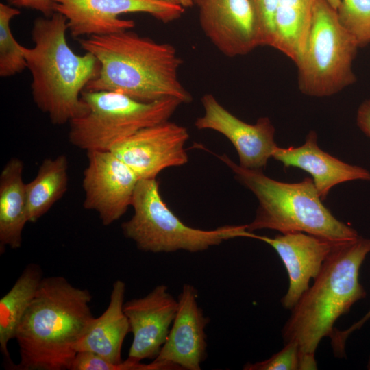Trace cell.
Returning a JSON list of instances; mask_svg holds the SVG:
<instances>
[{
	"label": "cell",
	"instance_id": "32",
	"mask_svg": "<svg viewBox=\"0 0 370 370\" xmlns=\"http://www.w3.org/2000/svg\"><path fill=\"white\" fill-rule=\"evenodd\" d=\"M165 2L180 5L183 7L184 8H190L194 4V0H163Z\"/></svg>",
	"mask_w": 370,
	"mask_h": 370
},
{
	"label": "cell",
	"instance_id": "8",
	"mask_svg": "<svg viewBox=\"0 0 370 370\" xmlns=\"http://www.w3.org/2000/svg\"><path fill=\"white\" fill-rule=\"evenodd\" d=\"M358 48L336 10L326 0H316L305 49L296 64L300 92L330 97L355 83L353 62Z\"/></svg>",
	"mask_w": 370,
	"mask_h": 370
},
{
	"label": "cell",
	"instance_id": "29",
	"mask_svg": "<svg viewBox=\"0 0 370 370\" xmlns=\"http://www.w3.org/2000/svg\"><path fill=\"white\" fill-rule=\"evenodd\" d=\"M356 123L360 130L370 138V99L363 101L358 107Z\"/></svg>",
	"mask_w": 370,
	"mask_h": 370
},
{
	"label": "cell",
	"instance_id": "7",
	"mask_svg": "<svg viewBox=\"0 0 370 370\" xmlns=\"http://www.w3.org/2000/svg\"><path fill=\"white\" fill-rule=\"evenodd\" d=\"M87 111L69 122V142L85 150L110 151L138 131L166 121L182 102L167 98L143 102L114 91L83 90Z\"/></svg>",
	"mask_w": 370,
	"mask_h": 370
},
{
	"label": "cell",
	"instance_id": "14",
	"mask_svg": "<svg viewBox=\"0 0 370 370\" xmlns=\"http://www.w3.org/2000/svg\"><path fill=\"white\" fill-rule=\"evenodd\" d=\"M200 27L213 45L230 58L260 46L249 0H197Z\"/></svg>",
	"mask_w": 370,
	"mask_h": 370
},
{
	"label": "cell",
	"instance_id": "28",
	"mask_svg": "<svg viewBox=\"0 0 370 370\" xmlns=\"http://www.w3.org/2000/svg\"><path fill=\"white\" fill-rule=\"evenodd\" d=\"M10 5L17 8H26L40 12L44 16L49 17L54 12L53 0H6Z\"/></svg>",
	"mask_w": 370,
	"mask_h": 370
},
{
	"label": "cell",
	"instance_id": "3",
	"mask_svg": "<svg viewBox=\"0 0 370 370\" xmlns=\"http://www.w3.org/2000/svg\"><path fill=\"white\" fill-rule=\"evenodd\" d=\"M67 19L55 12L34 21V46H23L27 69L32 75L33 100L52 124L61 125L83 115L87 106L81 94L99 71V62L90 53L76 54L66 38Z\"/></svg>",
	"mask_w": 370,
	"mask_h": 370
},
{
	"label": "cell",
	"instance_id": "19",
	"mask_svg": "<svg viewBox=\"0 0 370 370\" xmlns=\"http://www.w3.org/2000/svg\"><path fill=\"white\" fill-rule=\"evenodd\" d=\"M23 162L12 158L0 174V251L18 249L27 218L26 183L23 180Z\"/></svg>",
	"mask_w": 370,
	"mask_h": 370
},
{
	"label": "cell",
	"instance_id": "22",
	"mask_svg": "<svg viewBox=\"0 0 370 370\" xmlns=\"http://www.w3.org/2000/svg\"><path fill=\"white\" fill-rule=\"evenodd\" d=\"M68 169L64 154L42 162L36 177L26 183L28 222H36L64 196L69 185Z\"/></svg>",
	"mask_w": 370,
	"mask_h": 370
},
{
	"label": "cell",
	"instance_id": "21",
	"mask_svg": "<svg viewBox=\"0 0 370 370\" xmlns=\"http://www.w3.org/2000/svg\"><path fill=\"white\" fill-rule=\"evenodd\" d=\"M316 0H278L273 48L297 64L305 49Z\"/></svg>",
	"mask_w": 370,
	"mask_h": 370
},
{
	"label": "cell",
	"instance_id": "30",
	"mask_svg": "<svg viewBox=\"0 0 370 370\" xmlns=\"http://www.w3.org/2000/svg\"><path fill=\"white\" fill-rule=\"evenodd\" d=\"M370 319L369 310L358 321L352 325L349 328L345 330H338L336 332V339L341 345H345V342L349 335L354 331L360 329L369 319Z\"/></svg>",
	"mask_w": 370,
	"mask_h": 370
},
{
	"label": "cell",
	"instance_id": "34",
	"mask_svg": "<svg viewBox=\"0 0 370 370\" xmlns=\"http://www.w3.org/2000/svg\"><path fill=\"white\" fill-rule=\"evenodd\" d=\"M367 368L370 370V355H369V359H368Z\"/></svg>",
	"mask_w": 370,
	"mask_h": 370
},
{
	"label": "cell",
	"instance_id": "17",
	"mask_svg": "<svg viewBox=\"0 0 370 370\" xmlns=\"http://www.w3.org/2000/svg\"><path fill=\"white\" fill-rule=\"evenodd\" d=\"M272 158L285 167H296L308 173L323 201L336 185L355 180L370 181V172L367 169L345 162L322 150L314 130L308 132L305 142L299 147L277 146Z\"/></svg>",
	"mask_w": 370,
	"mask_h": 370
},
{
	"label": "cell",
	"instance_id": "11",
	"mask_svg": "<svg viewBox=\"0 0 370 370\" xmlns=\"http://www.w3.org/2000/svg\"><path fill=\"white\" fill-rule=\"evenodd\" d=\"M188 138L186 127L166 121L138 131L110 151L139 180L156 179L162 170L188 162L184 145Z\"/></svg>",
	"mask_w": 370,
	"mask_h": 370
},
{
	"label": "cell",
	"instance_id": "5",
	"mask_svg": "<svg viewBox=\"0 0 370 370\" xmlns=\"http://www.w3.org/2000/svg\"><path fill=\"white\" fill-rule=\"evenodd\" d=\"M216 156L258 201L255 217L247 224V231L268 229L281 234L304 232L336 245L359 238L355 229L337 219L324 206L312 178L283 182L267 176L262 170L243 168L226 154Z\"/></svg>",
	"mask_w": 370,
	"mask_h": 370
},
{
	"label": "cell",
	"instance_id": "23",
	"mask_svg": "<svg viewBox=\"0 0 370 370\" xmlns=\"http://www.w3.org/2000/svg\"><path fill=\"white\" fill-rule=\"evenodd\" d=\"M21 12L10 5L0 3V76L8 77L27 69L23 45L15 39L10 28L11 20Z\"/></svg>",
	"mask_w": 370,
	"mask_h": 370
},
{
	"label": "cell",
	"instance_id": "25",
	"mask_svg": "<svg viewBox=\"0 0 370 370\" xmlns=\"http://www.w3.org/2000/svg\"><path fill=\"white\" fill-rule=\"evenodd\" d=\"M70 370H158L153 363L143 364L128 360L114 364L99 355L90 352H79L73 360Z\"/></svg>",
	"mask_w": 370,
	"mask_h": 370
},
{
	"label": "cell",
	"instance_id": "2",
	"mask_svg": "<svg viewBox=\"0 0 370 370\" xmlns=\"http://www.w3.org/2000/svg\"><path fill=\"white\" fill-rule=\"evenodd\" d=\"M92 296L62 276L43 278L16 329L19 370L70 369L95 317Z\"/></svg>",
	"mask_w": 370,
	"mask_h": 370
},
{
	"label": "cell",
	"instance_id": "6",
	"mask_svg": "<svg viewBox=\"0 0 370 370\" xmlns=\"http://www.w3.org/2000/svg\"><path fill=\"white\" fill-rule=\"evenodd\" d=\"M134 213L121 224L125 237L145 252L169 253L184 250L191 253L207 250L224 241L255 234L247 225H225L205 230L183 223L164 201L156 179L139 180L132 201Z\"/></svg>",
	"mask_w": 370,
	"mask_h": 370
},
{
	"label": "cell",
	"instance_id": "1",
	"mask_svg": "<svg viewBox=\"0 0 370 370\" xmlns=\"http://www.w3.org/2000/svg\"><path fill=\"white\" fill-rule=\"evenodd\" d=\"M99 61L97 75L87 91H114L143 102L174 98L189 103L193 97L179 79L182 64L174 46L129 30L77 38Z\"/></svg>",
	"mask_w": 370,
	"mask_h": 370
},
{
	"label": "cell",
	"instance_id": "35",
	"mask_svg": "<svg viewBox=\"0 0 370 370\" xmlns=\"http://www.w3.org/2000/svg\"><path fill=\"white\" fill-rule=\"evenodd\" d=\"M196 1H197V0H194L195 4Z\"/></svg>",
	"mask_w": 370,
	"mask_h": 370
},
{
	"label": "cell",
	"instance_id": "4",
	"mask_svg": "<svg viewBox=\"0 0 370 370\" xmlns=\"http://www.w3.org/2000/svg\"><path fill=\"white\" fill-rule=\"evenodd\" d=\"M369 253L370 239L360 236L333 247L313 285L291 310L282 330L284 344L296 343L300 353L315 354L321 339L332 337L336 321L366 297L359 271Z\"/></svg>",
	"mask_w": 370,
	"mask_h": 370
},
{
	"label": "cell",
	"instance_id": "12",
	"mask_svg": "<svg viewBox=\"0 0 370 370\" xmlns=\"http://www.w3.org/2000/svg\"><path fill=\"white\" fill-rule=\"evenodd\" d=\"M204 114L195 121L197 130H211L225 136L238 156V164L245 169L262 170L278 146L275 129L268 117H260L254 124L241 120L210 93L201 98Z\"/></svg>",
	"mask_w": 370,
	"mask_h": 370
},
{
	"label": "cell",
	"instance_id": "16",
	"mask_svg": "<svg viewBox=\"0 0 370 370\" xmlns=\"http://www.w3.org/2000/svg\"><path fill=\"white\" fill-rule=\"evenodd\" d=\"M271 246L282 260L288 275V288L281 299L285 309L291 310L309 287L310 280L319 273L336 245L304 232L282 234L274 238L256 236Z\"/></svg>",
	"mask_w": 370,
	"mask_h": 370
},
{
	"label": "cell",
	"instance_id": "9",
	"mask_svg": "<svg viewBox=\"0 0 370 370\" xmlns=\"http://www.w3.org/2000/svg\"><path fill=\"white\" fill-rule=\"evenodd\" d=\"M54 11L67 19L74 38L106 35L132 29L135 23L119 18L123 14L143 12L163 23L179 19L182 6L163 0H53Z\"/></svg>",
	"mask_w": 370,
	"mask_h": 370
},
{
	"label": "cell",
	"instance_id": "24",
	"mask_svg": "<svg viewBox=\"0 0 370 370\" xmlns=\"http://www.w3.org/2000/svg\"><path fill=\"white\" fill-rule=\"evenodd\" d=\"M336 12L341 24L359 47L370 43V0H341Z\"/></svg>",
	"mask_w": 370,
	"mask_h": 370
},
{
	"label": "cell",
	"instance_id": "18",
	"mask_svg": "<svg viewBox=\"0 0 370 370\" xmlns=\"http://www.w3.org/2000/svg\"><path fill=\"white\" fill-rule=\"evenodd\" d=\"M125 291L126 285L123 280H116L113 283L107 308L99 317L94 318L77 344V352H92L114 364L123 362V343L130 332V323L123 310Z\"/></svg>",
	"mask_w": 370,
	"mask_h": 370
},
{
	"label": "cell",
	"instance_id": "26",
	"mask_svg": "<svg viewBox=\"0 0 370 370\" xmlns=\"http://www.w3.org/2000/svg\"><path fill=\"white\" fill-rule=\"evenodd\" d=\"M259 33L260 46L273 47L278 0H249Z\"/></svg>",
	"mask_w": 370,
	"mask_h": 370
},
{
	"label": "cell",
	"instance_id": "10",
	"mask_svg": "<svg viewBox=\"0 0 370 370\" xmlns=\"http://www.w3.org/2000/svg\"><path fill=\"white\" fill-rule=\"evenodd\" d=\"M83 207L98 213L103 225L119 220L131 206L139 181L136 173L111 151H86Z\"/></svg>",
	"mask_w": 370,
	"mask_h": 370
},
{
	"label": "cell",
	"instance_id": "27",
	"mask_svg": "<svg viewBox=\"0 0 370 370\" xmlns=\"http://www.w3.org/2000/svg\"><path fill=\"white\" fill-rule=\"evenodd\" d=\"M299 360V348L296 343H288L278 352L267 360L247 362L245 370H298Z\"/></svg>",
	"mask_w": 370,
	"mask_h": 370
},
{
	"label": "cell",
	"instance_id": "15",
	"mask_svg": "<svg viewBox=\"0 0 370 370\" xmlns=\"http://www.w3.org/2000/svg\"><path fill=\"white\" fill-rule=\"evenodd\" d=\"M178 301L164 284L147 295L124 303L133 339L127 360L140 362L154 360L165 343L175 317Z\"/></svg>",
	"mask_w": 370,
	"mask_h": 370
},
{
	"label": "cell",
	"instance_id": "13",
	"mask_svg": "<svg viewBox=\"0 0 370 370\" xmlns=\"http://www.w3.org/2000/svg\"><path fill=\"white\" fill-rule=\"evenodd\" d=\"M197 290L184 284L178 298L177 310L168 337L153 360L161 370H200L207 358L205 328L210 322L199 307Z\"/></svg>",
	"mask_w": 370,
	"mask_h": 370
},
{
	"label": "cell",
	"instance_id": "20",
	"mask_svg": "<svg viewBox=\"0 0 370 370\" xmlns=\"http://www.w3.org/2000/svg\"><path fill=\"white\" fill-rule=\"evenodd\" d=\"M43 279L40 267L26 266L12 287L0 299V349L10 369H15L8 345L15 338L16 329Z\"/></svg>",
	"mask_w": 370,
	"mask_h": 370
},
{
	"label": "cell",
	"instance_id": "31",
	"mask_svg": "<svg viewBox=\"0 0 370 370\" xmlns=\"http://www.w3.org/2000/svg\"><path fill=\"white\" fill-rule=\"evenodd\" d=\"M317 364L314 358V354H302L299 352L298 370L317 369Z\"/></svg>",
	"mask_w": 370,
	"mask_h": 370
},
{
	"label": "cell",
	"instance_id": "33",
	"mask_svg": "<svg viewBox=\"0 0 370 370\" xmlns=\"http://www.w3.org/2000/svg\"><path fill=\"white\" fill-rule=\"evenodd\" d=\"M328 3L336 10H337L341 0H326Z\"/></svg>",
	"mask_w": 370,
	"mask_h": 370
}]
</instances>
